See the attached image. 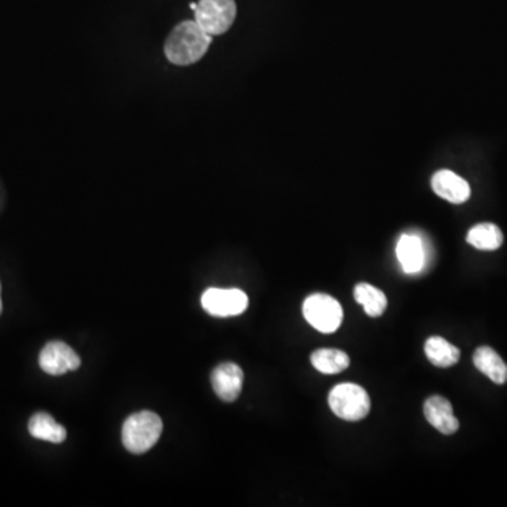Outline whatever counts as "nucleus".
Instances as JSON below:
<instances>
[{
  "instance_id": "nucleus-1",
  "label": "nucleus",
  "mask_w": 507,
  "mask_h": 507,
  "mask_svg": "<svg viewBox=\"0 0 507 507\" xmlns=\"http://www.w3.org/2000/svg\"><path fill=\"white\" fill-rule=\"evenodd\" d=\"M210 43L211 35L196 20H186L180 23L168 35L164 47L165 55L175 65H190L202 60Z\"/></svg>"
},
{
  "instance_id": "nucleus-2",
  "label": "nucleus",
  "mask_w": 507,
  "mask_h": 507,
  "mask_svg": "<svg viewBox=\"0 0 507 507\" xmlns=\"http://www.w3.org/2000/svg\"><path fill=\"white\" fill-rule=\"evenodd\" d=\"M162 420L154 412L134 413L124 422L122 429V442L132 453H147L161 437Z\"/></svg>"
},
{
  "instance_id": "nucleus-4",
  "label": "nucleus",
  "mask_w": 507,
  "mask_h": 507,
  "mask_svg": "<svg viewBox=\"0 0 507 507\" xmlns=\"http://www.w3.org/2000/svg\"><path fill=\"white\" fill-rule=\"evenodd\" d=\"M303 316L313 328L331 335L340 328L344 313L335 297L326 293H315L303 302Z\"/></svg>"
},
{
  "instance_id": "nucleus-12",
  "label": "nucleus",
  "mask_w": 507,
  "mask_h": 507,
  "mask_svg": "<svg viewBox=\"0 0 507 507\" xmlns=\"http://www.w3.org/2000/svg\"><path fill=\"white\" fill-rule=\"evenodd\" d=\"M473 366L492 382L503 385L507 382V366L502 356L491 346H479L473 353Z\"/></svg>"
},
{
  "instance_id": "nucleus-10",
  "label": "nucleus",
  "mask_w": 507,
  "mask_h": 507,
  "mask_svg": "<svg viewBox=\"0 0 507 507\" xmlns=\"http://www.w3.org/2000/svg\"><path fill=\"white\" fill-rule=\"evenodd\" d=\"M433 190L435 195L445 199L453 205L465 203L471 196V188L463 178L453 171L443 170L434 173L432 180Z\"/></svg>"
},
{
  "instance_id": "nucleus-6",
  "label": "nucleus",
  "mask_w": 507,
  "mask_h": 507,
  "mask_svg": "<svg viewBox=\"0 0 507 507\" xmlns=\"http://www.w3.org/2000/svg\"><path fill=\"white\" fill-rule=\"evenodd\" d=\"M203 309L216 317H231L246 312L249 297L239 289H219L210 288L202 297Z\"/></svg>"
},
{
  "instance_id": "nucleus-8",
  "label": "nucleus",
  "mask_w": 507,
  "mask_h": 507,
  "mask_svg": "<svg viewBox=\"0 0 507 507\" xmlns=\"http://www.w3.org/2000/svg\"><path fill=\"white\" fill-rule=\"evenodd\" d=\"M244 372L237 364L224 363L211 372V386L223 402L231 404L243 391Z\"/></svg>"
},
{
  "instance_id": "nucleus-17",
  "label": "nucleus",
  "mask_w": 507,
  "mask_h": 507,
  "mask_svg": "<svg viewBox=\"0 0 507 507\" xmlns=\"http://www.w3.org/2000/svg\"><path fill=\"white\" fill-rule=\"evenodd\" d=\"M354 297L356 303L364 306L369 317H379L384 315L388 306V299L382 290L369 284H358L354 288Z\"/></svg>"
},
{
  "instance_id": "nucleus-14",
  "label": "nucleus",
  "mask_w": 507,
  "mask_h": 507,
  "mask_svg": "<svg viewBox=\"0 0 507 507\" xmlns=\"http://www.w3.org/2000/svg\"><path fill=\"white\" fill-rule=\"evenodd\" d=\"M29 432L33 437L53 444H61L66 438V430L63 425L44 412L35 413L30 419Z\"/></svg>"
},
{
  "instance_id": "nucleus-9",
  "label": "nucleus",
  "mask_w": 507,
  "mask_h": 507,
  "mask_svg": "<svg viewBox=\"0 0 507 507\" xmlns=\"http://www.w3.org/2000/svg\"><path fill=\"white\" fill-rule=\"evenodd\" d=\"M424 417L442 434H453L460 429V422L457 417L453 416V405L450 404V400L438 396V395L425 400Z\"/></svg>"
},
{
  "instance_id": "nucleus-3",
  "label": "nucleus",
  "mask_w": 507,
  "mask_h": 507,
  "mask_svg": "<svg viewBox=\"0 0 507 507\" xmlns=\"http://www.w3.org/2000/svg\"><path fill=\"white\" fill-rule=\"evenodd\" d=\"M328 406L346 422H359L368 416L371 399L368 392L356 384H340L328 394Z\"/></svg>"
},
{
  "instance_id": "nucleus-7",
  "label": "nucleus",
  "mask_w": 507,
  "mask_h": 507,
  "mask_svg": "<svg viewBox=\"0 0 507 507\" xmlns=\"http://www.w3.org/2000/svg\"><path fill=\"white\" fill-rule=\"evenodd\" d=\"M38 364L48 375L60 376L81 366L78 354L63 341H51L43 348Z\"/></svg>"
},
{
  "instance_id": "nucleus-5",
  "label": "nucleus",
  "mask_w": 507,
  "mask_h": 507,
  "mask_svg": "<svg viewBox=\"0 0 507 507\" xmlns=\"http://www.w3.org/2000/svg\"><path fill=\"white\" fill-rule=\"evenodd\" d=\"M193 10L196 23L211 37L224 34L237 16L234 0H199Z\"/></svg>"
},
{
  "instance_id": "nucleus-11",
  "label": "nucleus",
  "mask_w": 507,
  "mask_h": 507,
  "mask_svg": "<svg viewBox=\"0 0 507 507\" xmlns=\"http://www.w3.org/2000/svg\"><path fill=\"white\" fill-rule=\"evenodd\" d=\"M396 257L406 274L422 272L425 267L424 244L422 239L414 234H404L397 241Z\"/></svg>"
},
{
  "instance_id": "nucleus-13",
  "label": "nucleus",
  "mask_w": 507,
  "mask_h": 507,
  "mask_svg": "<svg viewBox=\"0 0 507 507\" xmlns=\"http://www.w3.org/2000/svg\"><path fill=\"white\" fill-rule=\"evenodd\" d=\"M424 353L433 366L438 368H450L460 361L461 351L453 344L448 343L440 336H433L425 341Z\"/></svg>"
},
{
  "instance_id": "nucleus-16",
  "label": "nucleus",
  "mask_w": 507,
  "mask_h": 507,
  "mask_svg": "<svg viewBox=\"0 0 507 507\" xmlns=\"http://www.w3.org/2000/svg\"><path fill=\"white\" fill-rule=\"evenodd\" d=\"M466 241L481 251H495L503 244V234L496 224L481 223L471 229Z\"/></svg>"
},
{
  "instance_id": "nucleus-18",
  "label": "nucleus",
  "mask_w": 507,
  "mask_h": 507,
  "mask_svg": "<svg viewBox=\"0 0 507 507\" xmlns=\"http://www.w3.org/2000/svg\"><path fill=\"white\" fill-rule=\"evenodd\" d=\"M0 315H2V299H0Z\"/></svg>"
},
{
  "instance_id": "nucleus-15",
  "label": "nucleus",
  "mask_w": 507,
  "mask_h": 507,
  "mask_svg": "<svg viewBox=\"0 0 507 507\" xmlns=\"http://www.w3.org/2000/svg\"><path fill=\"white\" fill-rule=\"evenodd\" d=\"M312 366L326 375H335L350 366V356L336 348H320L310 356Z\"/></svg>"
}]
</instances>
